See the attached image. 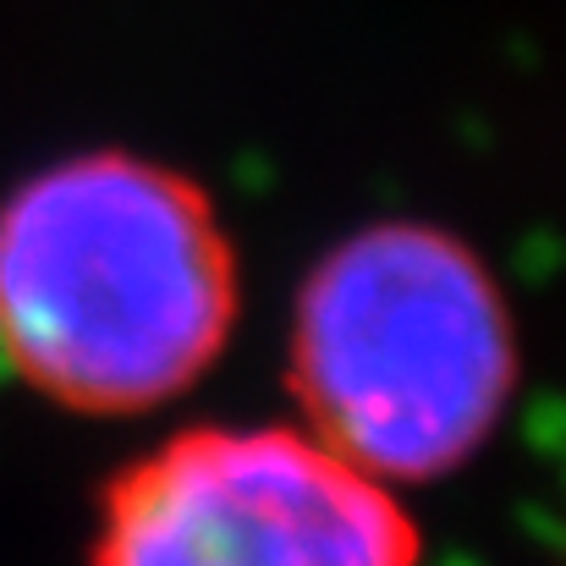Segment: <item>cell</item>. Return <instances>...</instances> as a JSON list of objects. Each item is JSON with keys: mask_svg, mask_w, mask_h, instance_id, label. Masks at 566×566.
<instances>
[{"mask_svg": "<svg viewBox=\"0 0 566 566\" xmlns=\"http://www.w3.org/2000/svg\"><path fill=\"white\" fill-rule=\"evenodd\" d=\"M242 314V264L188 171L66 155L0 198V364L83 418L188 396Z\"/></svg>", "mask_w": 566, "mask_h": 566, "instance_id": "cell-1", "label": "cell"}, {"mask_svg": "<svg viewBox=\"0 0 566 566\" xmlns=\"http://www.w3.org/2000/svg\"><path fill=\"white\" fill-rule=\"evenodd\" d=\"M517 375L512 303L484 253L446 226H358L297 286L286 385L303 429L390 490L468 468L495 440Z\"/></svg>", "mask_w": 566, "mask_h": 566, "instance_id": "cell-2", "label": "cell"}, {"mask_svg": "<svg viewBox=\"0 0 566 566\" xmlns=\"http://www.w3.org/2000/svg\"><path fill=\"white\" fill-rule=\"evenodd\" d=\"M88 566H423V534L303 423H192L105 484Z\"/></svg>", "mask_w": 566, "mask_h": 566, "instance_id": "cell-3", "label": "cell"}]
</instances>
